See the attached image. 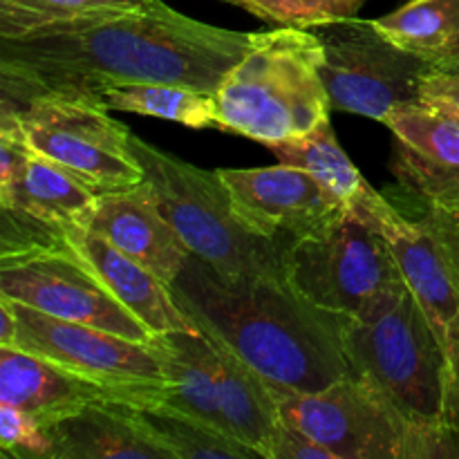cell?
I'll return each mask as SVG.
<instances>
[{"mask_svg":"<svg viewBox=\"0 0 459 459\" xmlns=\"http://www.w3.org/2000/svg\"><path fill=\"white\" fill-rule=\"evenodd\" d=\"M251 43V31L195 21L164 0L13 39L0 36V108H21L45 94L97 103L99 92L128 83H179L218 92Z\"/></svg>","mask_w":459,"mask_h":459,"instance_id":"cell-1","label":"cell"},{"mask_svg":"<svg viewBox=\"0 0 459 459\" xmlns=\"http://www.w3.org/2000/svg\"><path fill=\"white\" fill-rule=\"evenodd\" d=\"M175 300L278 397L330 388L350 375L343 318L309 303L285 276L227 282L191 255L170 285Z\"/></svg>","mask_w":459,"mask_h":459,"instance_id":"cell-2","label":"cell"},{"mask_svg":"<svg viewBox=\"0 0 459 459\" xmlns=\"http://www.w3.org/2000/svg\"><path fill=\"white\" fill-rule=\"evenodd\" d=\"M323 61L325 48L314 30L255 31L249 52L215 92V128L264 146L312 133L330 119L332 110L321 76Z\"/></svg>","mask_w":459,"mask_h":459,"instance_id":"cell-3","label":"cell"},{"mask_svg":"<svg viewBox=\"0 0 459 459\" xmlns=\"http://www.w3.org/2000/svg\"><path fill=\"white\" fill-rule=\"evenodd\" d=\"M130 146L161 213L191 254L209 264L222 281L285 276V249L290 242L267 240L245 229L233 213L231 195L218 170L197 169L134 133Z\"/></svg>","mask_w":459,"mask_h":459,"instance_id":"cell-4","label":"cell"},{"mask_svg":"<svg viewBox=\"0 0 459 459\" xmlns=\"http://www.w3.org/2000/svg\"><path fill=\"white\" fill-rule=\"evenodd\" d=\"M152 343L170 377L161 406L213 426L255 457L272 459L281 426L278 402L254 370L204 332H169Z\"/></svg>","mask_w":459,"mask_h":459,"instance_id":"cell-5","label":"cell"},{"mask_svg":"<svg viewBox=\"0 0 459 459\" xmlns=\"http://www.w3.org/2000/svg\"><path fill=\"white\" fill-rule=\"evenodd\" d=\"M285 276L309 303L352 321H372L408 291L388 240L350 211L339 224L287 245Z\"/></svg>","mask_w":459,"mask_h":459,"instance_id":"cell-6","label":"cell"},{"mask_svg":"<svg viewBox=\"0 0 459 459\" xmlns=\"http://www.w3.org/2000/svg\"><path fill=\"white\" fill-rule=\"evenodd\" d=\"M350 375L370 381L411 424H444L446 352L411 290L372 321L343 318Z\"/></svg>","mask_w":459,"mask_h":459,"instance_id":"cell-7","label":"cell"},{"mask_svg":"<svg viewBox=\"0 0 459 459\" xmlns=\"http://www.w3.org/2000/svg\"><path fill=\"white\" fill-rule=\"evenodd\" d=\"M12 309L16 316L13 348L49 359L90 381L108 402L139 411L160 408L166 402L170 377L152 341L142 343L92 325L63 321L16 300H12Z\"/></svg>","mask_w":459,"mask_h":459,"instance_id":"cell-8","label":"cell"},{"mask_svg":"<svg viewBox=\"0 0 459 459\" xmlns=\"http://www.w3.org/2000/svg\"><path fill=\"white\" fill-rule=\"evenodd\" d=\"M0 110L16 112L31 151L65 169L97 195L126 191L146 179L130 146V128L99 103L45 94L21 108Z\"/></svg>","mask_w":459,"mask_h":459,"instance_id":"cell-9","label":"cell"},{"mask_svg":"<svg viewBox=\"0 0 459 459\" xmlns=\"http://www.w3.org/2000/svg\"><path fill=\"white\" fill-rule=\"evenodd\" d=\"M312 30L325 48L321 76L332 110L385 124L394 108L421 101L435 67L385 39L375 21L352 16Z\"/></svg>","mask_w":459,"mask_h":459,"instance_id":"cell-10","label":"cell"},{"mask_svg":"<svg viewBox=\"0 0 459 459\" xmlns=\"http://www.w3.org/2000/svg\"><path fill=\"white\" fill-rule=\"evenodd\" d=\"M352 213L375 224L388 240L403 281L437 332L448 361L459 343V211L426 204L421 218L411 220L372 191Z\"/></svg>","mask_w":459,"mask_h":459,"instance_id":"cell-11","label":"cell"},{"mask_svg":"<svg viewBox=\"0 0 459 459\" xmlns=\"http://www.w3.org/2000/svg\"><path fill=\"white\" fill-rule=\"evenodd\" d=\"M282 424L299 429L334 459H403L411 421L381 390L348 375L321 393L278 397Z\"/></svg>","mask_w":459,"mask_h":459,"instance_id":"cell-12","label":"cell"},{"mask_svg":"<svg viewBox=\"0 0 459 459\" xmlns=\"http://www.w3.org/2000/svg\"><path fill=\"white\" fill-rule=\"evenodd\" d=\"M0 294L63 321L92 325L142 343L155 339L65 245L0 258Z\"/></svg>","mask_w":459,"mask_h":459,"instance_id":"cell-13","label":"cell"},{"mask_svg":"<svg viewBox=\"0 0 459 459\" xmlns=\"http://www.w3.org/2000/svg\"><path fill=\"white\" fill-rule=\"evenodd\" d=\"M218 175L231 195L236 218L267 240L321 236L350 213L312 175L281 161L264 169H218Z\"/></svg>","mask_w":459,"mask_h":459,"instance_id":"cell-14","label":"cell"},{"mask_svg":"<svg viewBox=\"0 0 459 459\" xmlns=\"http://www.w3.org/2000/svg\"><path fill=\"white\" fill-rule=\"evenodd\" d=\"M393 175L412 195L459 211V117L424 101L390 112Z\"/></svg>","mask_w":459,"mask_h":459,"instance_id":"cell-15","label":"cell"},{"mask_svg":"<svg viewBox=\"0 0 459 459\" xmlns=\"http://www.w3.org/2000/svg\"><path fill=\"white\" fill-rule=\"evenodd\" d=\"M85 229L142 263L169 287L193 255L169 218L161 213L146 179L126 191L99 195Z\"/></svg>","mask_w":459,"mask_h":459,"instance_id":"cell-16","label":"cell"},{"mask_svg":"<svg viewBox=\"0 0 459 459\" xmlns=\"http://www.w3.org/2000/svg\"><path fill=\"white\" fill-rule=\"evenodd\" d=\"M65 247L97 273L106 290L152 336L169 332H200L179 307L166 282L101 236L85 227H70L65 229Z\"/></svg>","mask_w":459,"mask_h":459,"instance_id":"cell-17","label":"cell"},{"mask_svg":"<svg viewBox=\"0 0 459 459\" xmlns=\"http://www.w3.org/2000/svg\"><path fill=\"white\" fill-rule=\"evenodd\" d=\"M101 399H106V394L97 385L49 359L13 345H0V403L27 412L43 429Z\"/></svg>","mask_w":459,"mask_h":459,"instance_id":"cell-18","label":"cell"},{"mask_svg":"<svg viewBox=\"0 0 459 459\" xmlns=\"http://www.w3.org/2000/svg\"><path fill=\"white\" fill-rule=\"evenodd\" d=\"M45 433L52 444L49 459H173L139 421L134 408L106 399Z\"/></svg>","mask_w":459,"mask_h":459,"instance_id":"cell-19","label":"cell"},{"mask_svg":"<svg viewBox=\"0 0 459 459\" xmlns=\"http://www.w3.org/2000/svg\"><path fill=\"white\" fill-rule=\"evenodd\" d=\"M97 197L92 188L65 169L39 152H31L21 178L7 191H0V206L70 229L88 224Z\"/></svg>","mask_w":459,"mask_h":459,"instance_id":"cell-20","label":"cell"},{"mask_svg":"<svg viewBox=\"0 0 459 459\" xmlns=\"http://www.w3.org/2000/svg\"><path fill=\"white\" fill-rule=\"evenodd\" d=\"M385 39L424 58L439 72L459 65V0H406L394 12L375 18Z\"/></svg>","mask_w":459,"mask_h":459,"instance_id":"cell-21","label":"cell"},{"mask_svg":"<svg viewBox=\"0 0 459 459\" xmlns=\"http://www.w3.org/2000/svg\"><path fill=\"white\" fill-rule=\"evenodd\" d=\"M267 148L278 157L281 164L296 166L312 175L327 193L343 202L350 211L375 191L336 142L330 119L323 121L303 137L272 143Z\"/></svg>","mask_w":459,"mask_h":459,"instance_id":"cell-22","label":"cell"},{"mask_svg":"<svg viewBox=\"0 0 459 459\" xmlns=\"http://www.w3.org/2000/svg\"><path fill=\"white\" fill-rule=\"evenodd\" d=\"M97 103L106 110L134 112L175 121L186 128H215L218 126V101L215 92L179 83H128L106 88L99 92Z\"/></svg>","mask_w":459,"mask_h":459,"instance_id":"cell-23","label":"cell"},{"mask_svg":"<svg viewBox=\"0 0 459 459\" xmlns=\"http://www.w3.org/2000/svg\"><path fill=\"white\" fill-rule=\"evenodd\" d=\"M137 411L139 421L148 433L173 455V459H251L255 453L233 442L213 426L173 408H146Z\"/></svg>","mask_w":459,"mask_h":459,"instance_id":"cell-24","label":"cell"},{"mask_svg":"<svg viewBox=\"0 0 459 459\" xmlns=\"http://www.w3.org/2000/svg\"><path fill=\"white\" fill-rule=\"evenodd\" d=\"M152 3L157 0H0V36L13 39L56 22L148 7Z\"/></svg>","mask_w":459,"mask_h":459,"instance_id":"cell-25","label":"cell"},{"mask_svg":"<svg viewBox=\"0 0 459 459\" xmlns=\"http://www.w3.org/2000/svg\"><path fill=\"white\" fill-rule=\"evenodd\" d=\"M276 27H312L359 16L366 0H224Z\"/></svg>","mask_w":459,"mask_h":459,"instance_id":"cell-26","label":"cell"},{"mask_svg":"<svg viewBox=\"0 0 459 459\" xmlns=\"http://www.w3.org/2000/svg\"><path fill=\"white\" fill-rule=\"evenodd\" d=\"M0 448L18 459H49L52 453L43 426L7 403H0Z\"/></svg>","mask_w":459,"mask_h":459,"instance_id":"cell-27","label":"cell"},{"mask_svg":"<svg viewBox=\"0 0 459 459\" xmlns=\"http://www.w3.org/2000/svg\"><path fill=\"white\" fill-rule=\"evenodd\" d=\"M272 459H334L327 448L314 442L299 429L282 424L278 426L276 437H273Z\"/></svg>","mask_w":459,"mask_h":459,"instance_id":"cell-28","label":"cell"},{"mask_svg":"<svg viewBox=\"0 0 459 459\" xmlns=\"http://www.w3.org/2000/svg\"><path fill=\"white\" fill-rule=\"evenodd\" d=\"M421 101L459 117V76L433 70L421 83Z\"/></svg>","mask_w":459,"mask_h":459,"instance_id":"cell-29","label":"cell"},{"mask_svg":"<svg viewBox=\"0 0 459 459\" xmlns=\"http://www.w3.org/2000/svg\"><path fill=\"white\" fill-rule=\"evenodd\" d=\"M444 424L459 430V343L455 354L448 359L446 393H444Z\"/></svg>","mask_w":459,"mask_h":459,"instance_id":"cell-30","label":"cell"},{"mask_svg":"<svg viewBox=\"0 0 459 459\" xmlns=\"http://www.w3.org/2000/svg\"><path fill=\"white\" fill-rule=\"evenodd\" d=\"M448 74H455V76H459V65H455V67H453V70H451V72H448Z\"/></svg>","mask_w":459,"mask_h":459,"instance_id":"cell-31","label":"cell"}]
</instances>
